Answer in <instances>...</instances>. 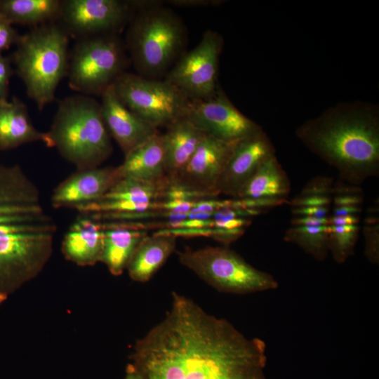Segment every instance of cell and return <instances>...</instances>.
I'll use <instances>...</instances> for the list:
<instances>
[{"mask_svg": "<svg viewBox=\"0 0 379 379\" xmlns=\"http://www.w3.org/2000/svg\"><path fill=\"white\" fill-rule=\"evenodd\" d=\"M130 360L142 379H266L264 340L175 291L165 317L135 341Z\"/></svg>", "mask_w": 379, "mask_h": 379, "instance_id": "cell-1", "label": "cell"}, {"mask_svg": "<svg viewBox=\"0 0 379 379\" xmlns=\"http://www.w3.org/2000/svg\"><path fill=\"white\" fill-rule=\"evenodd\" d=\"M56 230L36 185L20 166L0 164V303L43 270Z\"/></svg>", "mask_w": 379, "mask_h": 379, "instance_id": "cell-2", "label": "cell"}, {"mask_svg": "<svg viewBox=\"0 0 379 379\" xmlns=\"http://www.w3.org/2000/svg\"><path fill=\"white\" fill-rule=\"evenodd\" d=\"M298 138L335 168L340 179L358 186L379 175V114L375 105L339 103L300 126Z\"/></svg>", "mask_w": 379, "mask_h": 379, "instance_id": "cell-3", "label": "cell"}, {"mask_svg": "<svg viewBox=\"0 0 379 379\" xmlns=\"http://www.w3.org/2000/svg\"><path fill=\"white\" fill-rule=\"evenodd\" d=\"M187 28L182 19L160 1L138 11L124 41L137 74L161 79L185 52Z\"/></svg>", "mask_w": 379, "mask_h": 379, "instance_id": "cell-4", "label": "cell"}, {"mask_svg": "<svg viewBox=\"0 0 379 379\" xmlns=\"http://www.w3.org/2000/svg\"><path fill=\"white\" fill-rule=\"evenodd\" d=\"M48 133L52 147L77 170L99 167L112 153L100 102L91 96L61 100Z\"/></svg>", "mask_w": 379, "mask_h": 379, "instance_id": "cell-5", "label": "cell"}, {"mask_svg": "<svg viewBox=\"0 0 379 379\" xmlns=\"http://www.w3.org/2000/svg\"><path fill=\"white\" fill-rule=\"evenodd\" d=\"M69 36L57 22L32 27L20 35L13 55L16 73L39 110L52 102L67 76Z\"/></svg>", "mask_w": 379, "mask_h": 379, "instance_id": "cell-6", "label": "cell"}, {"mask_svg": "<svg viewBox=\"0 0 379 379\" xmlns=\"http://www.w3.org/2000/svg\"><path fill=\"white\" fill-rule=\"evenodd\" d=\"M118 34L77 39L69 54V88L85 95H102L124 72L129 56Z\"/></svg>", "mask_w": 379, "mask_h": 379, "instance_id": "cell-7", "label": "cell"}, {"mask_svg": "<svg viewBox=\"0 0 379 379\" xmlns=\"http://www.w3.org/2000/svg\"><path fill=\"white\" fill-rule=\"evenodd\" d=\"M179 260L220 292L248 294L279 286L272 275L253 267L228 247L187 249L179 253Z\"/></svg>", "mask_w": 379, "mask_h": 379, "instance_id": "cell-8", "label": "cell"}, {"mask_svg": "<svg viewBox=\"0 0 379 379\" xmlns=\"http://www.w3.org/2000/svg\"><path fill=\"white\" fill-rule=\"evenodd\" d=\"M112 86L124 105L157 129L185 118L190 99L164 79L126 72Z\"/></svg>", "mask_w": 379, "mask_h": 379, "instance_id": "cell-9", "label": "cell"}, {"mask_svg": "<svg viewBox=\"0 0 379 379\" xmlns=\"http://www.w3.org/2000/svg\"><path fill=\"white\" fill-rule=\"evenodd\" d=\"M152 1L62 0L57 22L69 37L119 34L135 13Z\"/></svg>", "mask_w": 379, "mask_h": 379, "instance_id": "cell-10", "label": "cell"}, {"mask_svg": "<svg viewBox=\"0 0 379 379\" xmlns=\"http://www.w3.org/2000/svg\"><path fill=\"white\" fill-rule=\"evenodd\" d=\"M223 44L219 33L206 30L199 44L181 55L164 79L190 100L213 96L220 88L218 78Z\"/></svg>", "mask_w": 379, "mask_h": 379, "instance_id": "cell-11", "label": "cell"}, {"mask_svg": "<svg viewBox=\"0 0 379 379\" xmlns=\"http://www.w3.org/2000/svg\"><path fill=\"white\" fill-rule=\"evenodd\" d=\"M185 118L206 134L230 144L262 130L242 114L220 88L206 99L190 100Z\"/></svg>", "mask_w": 379, "mask_h": 379, "instance_id": "cell-12", "label": "cell"}, {"mask_svg": "<svg viewBox=\"0 0 379 379\" xmlns=\"http://www.w3.org/2000/svg\"><path fill=\"white\" fill-rule=\"evenodd\" d=\"M357 186L333 187L329 221L328 251L338 263L354 254L360 229L363 194Z\"/></svg>", "mask_w": 379, "mask_h": 379, "instance_id": "cell-13", "label": "cell"}, {"mask_svg": "<svg viewBox=\"0 0 379 379\" xmlns=\"http://www.w3.org/2000/svg\"><path fill=\"white\" fill-rule=\"evenodd\" d=\"M234 144L206 135L185 167L171 182L210 194L219 195L218 182L230 158Z\"/></svg>", "mask_w": 379, "mask_h": 379, "instance_id": "cell-14", "label": "cell"}, {"mask_svg": "<svg viewBox=\"0 0 379 379\" xmlns=\"http://www.w3.org/2000/svg\"><path fill=\"white\" fill-rule=\"evenodd\" d=\"M274 154L275 148L263 130L236 142L218 184L219 194L236 198L260 164Z\"/></svg>", "mask_w": 379, "mask_h": 379, "instance_id": "cell-15", "label": "cell"}, {"mask_svg": "<svg viewBox=\"0 0 379 379\" xmlns=\"http://www.w3.org/2000/svg\"><path fill=\"white\" fill-rule=\"evenodd\" d=\"M101 96L104 122L110 136L117 142L124 155L160 133L124 105L112 85Z\"/></svg>", "mask_w": 379, "mask_h": 379, "instance_id": "cell-16", "label": "cell"}, {"mask_svg": "<svg viewBox=\"0 0 379 379\" xmlns=\"http://www.w3.org/2000/svg\"><path fill=\"white\" fill-rule=\"evenodd\" d=\"M121 178L117 167L77 170L54 189L51 204L57 208H75L96 201Z\"/></svg>", "mask_w": 379, "mask_h": 379, "instance_id": "cell-17", "label": "cell"}, {"mask_svg": "<svg viewBox=\"0 0 379 379\" xmlns=\"http://www.w3.org/2000/svg\"><path fill=\"white\" fill-rule=\"evenodd\" d=\"M331 204L291 207L293 218L284 240L297 244L318 260L328 251Z\"/></svg>", "mask_w": 379, "mask_h": 379, "instance_id": "cell-18", "label": "cell"}, {"mask_svg": "<svg viewBox=\"0 0 379 379\" xmlns=\"http://www.w3.org/2000/svg\"><path fill=\"white\" fill-rule=\"evenodd\" d=\"M104 230L103 221L92 215L80 214L62 239L61 248L65 257L82 266L100 262Z\"/></svg>", "mask_w": 379, "mask_h": 379, "instance_id": "cell-19", "label": "cell"}, {"mask_svg": "<svg viewBox=\"0 0 379 379\" xmlns=\"http://www.w3.org/2000/svg\"><path fill=\"white\" fill-rule=\"evenodd\" d=\"M104 239L100 262L114 275H119L142 239L147 235L145 225L136 221L104 222Z\"/></svg>", "mask_w": 379, "mask_h": 379, "instance_id": "cell-20", "label": "cell"}, {"mask_svg": "<svg viewBox=\"0 0 379 379\" xmlns=\"http://www.w3.org/2000/svg\"><path fill=\"white\" fill-rule=\"evenodd\" d=\"M34 142L52 147L48 132L35 128L26 105L20 99L13 97L11 100H0V150H10Z\"/></svg>", "mask_w": 379, "mask_h": 379, "instance_id": "cell-21", "label": "cell"}, {"mask_svg": "<svg viewBox=\"0 0 379 379\" xmlns=\"http://www.w3.org/2000/svg\"><path fill=\"white\" fill-rule=\"evenodd\" d=\"M166 128L162 133L166 175L172 180L187 164L206 134L185 118Z\"/></svg>", "mask_w": 379, "mask_h": 379, "instance_id": "cell-22", "label": "cell"}, {"mask_svg": "<svg viewBox=\"0 0 379 379\" xmlns=\"http://www.w3.org/2000/svg\"><path fill=\"white\" fill-rule=\"evenodd\" d=\"M289 178L276 155L266 159L236 198L286 204L291 192Z\"/></svg>", "mask_w": 379, "mask_h": 379, "instance_id": "cell-23", "label": "cell"}, {"mask_svg": "<svg viewBox=\"0 0 379 379\" xmlns=\"http://www.w3.org/2000/svg\"><path fill=\"white\" fill-rule=\"evenodd\" d=\"M117 168L121 178L153 182L168 178L162 133L125 155L123 163Z\"/></svg>", "mask_w": 379, "mask_h": 379, "instance_id": "cell-24", "label": "cell"}, {"mask_svg": "<svg viewBox=\"0 0 379 379\" xmlns=\"http://www.w3.org/2000/svg\"><path fill=\"white\" fill-rule=\"evenodd\" d=\"M176 237L157 232L145 236L133 252L126 269L131 278L136 281L149 280L174 252Z\"/></svg>", "mask_w": 379, "mask_h": 379, "instance_id": "cell-25", "label": "cell"}, {"mask_svg": "<svg viewBox=\"0 0 379 379\" xmlns=\"http://www.w3.org/2000/svg\"><path fill=\"white\" fill-rule=\"evenodd\" d=\"M60 0H0V15L12 25L33 27L57 22Z\"/></svg>", "mask_w": 379, "mask_h": 379, "instance_id": "cell-26", "label": "cell"}, {"mask_svg": "<svg viewBox=\"0 0 379 379\" xmlns=\"http://www.w3.org/2000/svg\"><path fill=\"white\" fill-rule=\"evenodd\" d=\"M169 182L168 178L153 182L121 178L101 199L134 204L161 201L164 192Z\"/></svg>", "mask_w": 379, "mask_h": 379, "instance_id": "cell-27", "label": "cell"}, {"mask_svg": "<svg viewBox=\"0 0 379 379\" xmlns=\"http://www.w3.org/2000/svg\"><path fill=\"white\" fill-rule=\"evenodd\" d=\"M368 224L364 227L365 255L372 263L378 264L379 261L378 222L376 217L369 216L366 220Z\"/></svg>", "mask_w": 379, "mask_h": 379, "instance_id": "cell-28", "label": "cell"}, {"mask_svg": "<svg viewBox=\"0 0 379 379\" xmlns=\"http://www.w3.org/2000/svg\"><path fill=\"white\" fill-rule=\"evenodd\" d=\"M11 23L0 15V53L17 44L20 34Z\"/></svg>", "mask_w": 379, "mask_h": 379, "instance_id": "cell-29", "label": "cell"}, {"mask_svg": "<svg viewBox=\"0 0 379 379\" xmlns=\"http://www.w3.org/2000/svg\"><path fill=\"white\" fill-rule=\"evenodd\" d=\"M13 74L11 59L0 53V100L8 99L9 81Z\"/></svg>", "mask_w": 379, "mask_h": 379, "instance_id": "cell-30", "label": "cell"}, {"mask_svg": "<svg viewBox=\"0 0 379 379\" xmlns=\"http://www.w3.org/2000/svg\"><path fill=\"white\" fill-rule=\"evenodd\" d=\"M168 4L179 7H205L209 6H218L222 1L218 0H171Z\"/></svg>", "mask_w": 379, "mask_h": 379, "instance_id": "cell-31", "label": "cell"}, {"mask_svg": "<svg viewBox=\"0 0 379 379\" xmlns=\"http://www.w3.org/2000/svg\"><path fill=\"white\" fill-rule=\"evenodd\" d=\"M124 379H142L138 372L135 370L133 365L130 363L127 365L126 369V375Z\"/></svg>", "mask_w": 379, "mask_h": 379, "instance_id": "cell-32", "label": "cell"}]
</instances>
